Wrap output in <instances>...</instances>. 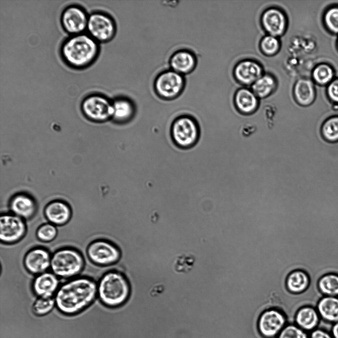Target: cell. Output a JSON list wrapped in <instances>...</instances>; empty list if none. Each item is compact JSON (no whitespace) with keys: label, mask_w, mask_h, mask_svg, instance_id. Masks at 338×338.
<instances>
[{"label":"cell","mask_w":338,"mask_h":338,"mask_svg":"<svg viewBox=\"0 0 338 338\" xmlns=\"http://www.w3.org/2000/svg\"><path fill=\"white\" fill-rule=\"evenodd\" d=\"M112 118L119 123H126L134 117L135 106L133 102L125 97H118L112 100Z\"/></svg>","instance_id":"22"},{"label":"cell","mask_w":338,"mask_h":338,"mask_svg":"<svg viewBox=\"0 0 338 338\" xmlns=\"http://www.w3.org/2000/svg\"><path fill=\"white\" fill-rule=\"evenodd\" d=\"M320 235H321V234H320ZM319 237H320V236H319ZM320 238H319V240H320ZM318 246H319V242H318ZM318 247H319V246L318 247ZM319 272H320V271H319Z\"/></svg>","instance_id":"39"},{"label":"cell","mask_w":338,"mask_h":338,"mask_svg":"<svg viewBox=\"0 0 338 338\" xmlns=\"http://www.w3.org/2000/svg\"><path fill=\"white\" fill-rule=\"evenodd\" d=\"M169 64L170 69L184 76L194 70L197 64V58L192 51L186 49H181L176 51L171 55Z\"/></svg>","instance_id":"17"},{"label":"cell","mask_w":338,"mask_h":338,"mask_svg":"<svg viewBox=\"0 0 338 338\" xmlns=\"http://www.w3.org/2000/svg\"><path fill=\"white\" fill-rule=\"evenodd\" d=\"M45 215L48 222L56 226L67 224L71 217L69 206L61 201L49 203L45 208Z\"/></svg>","instance_id":"20"},{"label":"cell","mask_w":338,"mask_h":338,"mask_svg":"<svg viewBox=\"0 0 338 338\" xmlns=\"http://www.w3.org/2000/svg\"><path fill=\"white\" fill-rule=\"evenodd\" d=\"M322 23L330 34L338 37V4L329 5L322 15Z\"/></svg>","instance_id":"29"},{"label":"cell","mask_w":338,"mask_h":338,"mask_svg":"<svg viewBox=\"0 0 338 338\" xmlns=\"http://www.w3.org/2000/svg\"><path fill=\"white\" fill-rule=\"evenodd\" d=\"M233 73L239 83L251 86L264 73L260 63L253 59H246L236 64Z\"/></svg>","instance_id":"14"},{"label":"cell","mask_w":338,"mask_h":338,"mask_svg":"<svg viewBox=\"0 0 338 338\" xmlns=\"http://www.w3.org/2000/svg\"><path fill=\"white\" fill-rule=\"evenodd\" d=\"M84 266L83 255L74 248H61L51 255L50 268L51 272L59 278H75L81 273Z\"/></svg>","instance_id":"4"},{"label":"cell","mask_w":338,"mask_h":338,"mask_svg":"<svg viewBox=\"0 0 338 338\" xmlns=\"http://www.w3.org/2000/svg\"><path fill=\"white\" fill-rule=\"evenodd\" d=\"M336 48L338 51V38L336 40Z\"/></svg>","instance_id":"38"},{"label":"cell","mask_w":338,"mask_h":338,"mask_svg":"<svg viewBox=\"0 0 338 338\" xmlns=\"http://www.w3.org/2000/svg\"><path fill=\"white\" fill-rule=\"evenodd\" d=\"M55 307L54 297H38L32 304V310L36 315L43 316L48 314Z\"/></svg>","instance_id":"31"},{"label":"cell","mask_w":338,"mask_h":338,"mask_svg":"<svg viewBox=\"0 0 338 338\" xmlns=\"http://www.w3.org/2000/svg\"><path fill=\"white\" fill-rule=\"evenodd\" d=\"M26 233V225L22 218L13 214H3L0 217V240L4 244L20 241Z\"/></svg>","instance_id":"12"},{"label":"cell","mask_w":338,"mask_h":338,"mask_svg":"<svg viewBox=\"0 0 338 338\" xmlns=\"http://www.w3.org/2000/svg\"><path fill=\"white\" fill-rule=\"evenodd\" d=\"M326 97L333 105H338V77L326 87Z\"/></svg>","instance_id":"35"},{"label":"cell","mask_w":338,"mask_h":338,"mask_svg":"<svg viewBox=\"0 0 338 338\" xmlns=\"http://www.w3.org/2000/svg\"><path fill=\"white\" fill-rule=\"evenodd\" d=\"M130 288L125 277L116 271L104 274L97 284V296L101 303L109 307L123 305L130 297Z\"/></svg>","instance_id":"3"},{"label":"cell","mask_w":338,"mask_h":338,"mask_svg":"<svg viewBox=\"0 0 338 338\" xmlns=\"http://www.w3.org/2000/svg\"><path fill=\"white\" fill-rule=\"evenodd\" d=\"M59 278L50 272L36 276L32 284L33 291L38 297H52L60 287Z\"/></svg>","instance_id":"16"},{"label":"cell","mask_w":338,"mask_h":338,"mask_svg":"<svg viewBox=\"0 0 338 338\" xmlns=\"http://www.w3.org/2000/svg\"><path fill=\"white\" fill-rule=\"evenodd\" d=\"M316 309L321 320L332 325L338 322V297L322 296L318 301Z\"/></svg>","instance_id":"23"},{"label":"cell","mask_w":338,"mask_h":338,"mask_svg":"<svg viewBox=\"0 0 338 338\" xmlns=\"http://www.w3.org/2000/svg\"><path fill=\"white\" fill-rule=\"evenodd\" d=\"M309 334L310 338H333L330 332L319 328L310 332Z\"/></svg>","instance_id":"36"},{"label":"cell","mask_w":338,"mask_h":338,"mask_svg":"<svg viewBox=\"0 0 338 338\" xmlns=\"http://www.w3.org/2000/svg\"><path fill=\"white\" fill-rule=\"evenodd\" d=\"M259 99L251 89L241 88L235 93L234 105L241 114L249 115L258 109L260 105Z\"/></svg>","instance_id":"18"},{"label":"cell","mask_w":338,"mask_h":338,"mask_svg":"<svg viewBox=\"0 0 338 338\" xmlns=\"http://www.w3.org/2000/svg\"><path fill=\"white\" fill-rule=\"evenodd\" d=\"M200 134L196 120L188 115L176 118L171 127V136L175 144L180 147L193 146L198 142Z\"/></svg>","instance_id":"5"},{"label":"cell","mask_w":338,"mask_h":338,"mask_svg":"<svg viewBox=\"0 0 338 338\" xmlns=\"http://www.w3.org/2000/svg\"><path fill=\"white\" fill-rule=\"evenodd\" d=\"M185 85L184 76L170 69L157 75L154 81L153 88L155 94L160 98L170 100L181 95Z\"/></svg>","instance_id":"6"},{"label":"cell","mask_w":338,"mask_h":338,"mask_svg":"<svg viewBox=\"0 0 338 338\" xmlns=\"http://www.w3.org/2000/svg\"><path fill=\"white\" fill-rule=\"evenodd\" d=\"M12 213L22 218L29 219L33 217L36 210V205L34 200L26 194L15 196L10 203Z\"/></svg>","instance_id":"24"},{"label":"cell","mask_w":338,"mask_h":338,"mask_svg":"<svg viewBox=\"0 0 338 338\" xmlns=\"http://www.w3.org/2000/svg\"><path fill=\"white\" fill-rule=\"evenodd\" d=\"M87 254L91 262L103 266L114 264L121 256L120 251L116 246L103 240H97L90 243Z\"/></svg>","instance_id":"9"},{"label":"cell","mask_w":338,"mask_h":338,"mask_svg":"<svg viewBox=\"0 0 338 338\" xmlns=\"http://www.w3.org/2000/svg\"><path fill=\"white\" fill-rule=\"evenodd\" d=\"M321 320L316 307L306 305L299 308L297 311L294 324L306 331L311 332L317 329Z\"/></svg>","instance_id":"21"},{"label":"cell","mask_w":338,"mask_h":338,"mask_svg":"<svg viewBox=\"0 0 338 338\" xmlns=\"http://www.w3.org/2000/svg\"><path fill=\"white\" fill-rule=\"evenodd\" d=\"M317 286L322 296L338 297V274L330 272L323 274L318 279Z\"/></svg>","instance_id":"28"},{"label":"cell","mask_w":338,"mask_h":338,"mask_svg":"<svg viewBox=\"0 0 338 338\" xmlns=\"http://www.w3.org/2000/svg\"><path fill=\"white\" fill-rule=\"evenodd\" d=\"M311 285H313V284H311ZM314 286H316L315 285H314Z\"/></svg>","instance_id":"40"},{"label":"cell","mask_w":338,"mask_h":338,"mask_svg":"<svg viewBox=\"0 0 338 338\" xmlns=\"http://www.w3.org/2000/svg\"><path fill=\"white\" fill-rule=\"evenodd\" d=\"M87 33L97 42L106 43L111 41L116 32L115 20L108 13L96 11L89 15Z\"/></svg>","instance_id":"7"},{"label":"cell","mask_w":338,"mask_h":338,"mask_svg":"<svg viewBox=\"0 0 338 338\" xmlns=\"http://www.w3.org/2000/svg\"><path fill=\"white\" fill-rule=\"evenodd\" d=\"M81 109L88 118L95 121H104L112 118V100L100 94L87 96L82 101Z\"/></svg>","instance_id":"8"},{"label":"cell","mask_w":338,"mask_h":338,"mask_svg":"<svg viewBox=\"0 0 338 338\" xmlns=\"http://www.w3.org/2000/svg\"><path fill=\"white\" fill-rule=\"evenodd\" d=\"M209 187H210V185H209ZM210 193H211V192H210ZM212 198H213V197H212Z\"/></svg>","instance_id":"41"},{"label":"cell","mask_w":338,"mask_h":338,"mask_svg":"<svg viewBox=\"0 0 338 338\" xmlns=\"http://www.w3.org/2000/svg\"><path fill=\"white\" fill-rule=\"evenodd\" d=\"M288 324L287 317L283 312L271 308L261 314L257 327L259 333L264 338H276Z\"/></svg>","instance_id":"11"},{"label":"cell","mask_w":338,"mask_h":338,"mask_svg":"<svg viewBox=\"0 0 338 338\" xmlns=\"http://www.w3.org/2000/svg\"><path fill=\"white\" fill-rule=\"evenodd\" d=\"M276 78L270 73H264L251 86V90L259 98L269 97L277 89Z\"/></svg>","instance_id":"26"},{"label":"cell","mask_w":338,"mask_h":338,"mask_svg":"<svg viewBox=\"0 0 338 338\" xmlns=\"http://www.w3.org/2000/svg\"><path fill=\"white\" fill-rule=\"evenodd\" d=\"M321 132L327 142H338V115H332L326 119L322 125Z\"/></svg>","instance_id":"30"},{"label":"cell","mask_w":338,"mask_h":338,"mask_svg":"<svg viewBox=\"0 0 338 338\" xmlns=\"http://www.w3.org/2000/svg\"><path fill=\"white\" fill-rule=\"evenodd\" d=\"M99 43L87 33L70 35L62 43L60 54L69 67L82 69L91 65L99 53Z\"/></svg>","instance_id":"2"},{"label":"cell","mask_w":338,"mask_h":338,"mask_svg":"<svg viewBox=\"0 0 338 338\" xmlns=\"http://www.w3.org/2000/svg\"><path fill=\"white\" fill-rule=\"evenodd\" d=\"M309 275L302 270H296L290 273L287 280V287L289 290L294 294L303 292L310 285Z\"/></svg>","instance_id":"27"},{"label":"cell","mask_w":338,"mask_h":338,"mask_svg":"<svg viewBox=\"0 0 338 338\" xmlns=\"http://www.w3.org/2000/svg\"><path fill=\"white\" fill-rule=\"evenodd\" d=\"M277 338H310L308 333L295 324H288Z\"/></svg>","instance_id":"34"},{"label":"cell","mask_w":338,"mask_h":338,"mask_svg":"<svg viewBox=\"0 0 338 338\" xmlns=\"http://www.w3.org/2000/svg\"><path fill=\"white\" fill-rule=\"evenodd\" d=\"M311 74V79L315 84L321 87H326L336 77L333 66L325 62L316 64Z\"/></svg>","instance_id":"25"},{"label":"cell","mask_w":338,"mask_h":338,"mask_svg":"<svg viewBox=\"0 0 338 338\" xmlns=\"http://www.w3.org/2000/svg\"><path fill=\"white\" fill-rule=\"evenodd\" d=\"M262 27L268 35L279 37L286 31L288 19L280 8L271 7L265 9L261 16Z\"/></svg>","instance_id":"13"},{"label":"cell","mask_w":338,"mask_h":338,"mask_svg":"<svg viewBox=\"0 0 338 338\" xmlns=\"http://www.w3.org/2000/svg\"><path fill=\"white\" fill-rule=\"evenodd\" d=\"M58 231L55 225L47 223L41 225L36 231L37 238L42 242H48L57 237Z\"/></svg>","instance_id":"33"},{"label":"cell","mask_w":338,"mask_h":338,"mask_svg":"<svg viewBox=\"0 0 338 338\" xmlns=\"http://www.w3.org/2000/svg\"><path fill=\"white\" fill-rule=\"evenodd\" d=\"M51 255L43 247H35L29 250L24 258V265L31 274L38 275L50 268Z\"/></svg>","instance_id":"15"},{"label":"cell","mask_w":338,"mask_h":338,"mask_svg":"<svg viewBox=\"0 0 338 338\" xmlns=\"http://www.w3.org/2000/svg\"><path fill=\"white\" fill-rule=\"evenodd\" d=\"M89 15L83 7L77 4L69 5L61 12V25L70 35L85 33Z\"/></svg>","instance_id":"10"},{"label":"cell","mask_w":338,"mask_h":338,"mask_svg":"<svg viewBox=\"0 0 338 338\" xmlns=\"http://www.w3.org/2000/svg\"><path fill=\"white\" fill-rule=\"evenodd\" d=\"M330 333L333 338H338V322L332 325Z\"/></svg>","instance_id":"37"},{"label":"cell","mask_w":338,"mask_h":338,"mask_svg":"<svg viewBox=\"0 0 338 338\" xmlns=\"http://www.w3.org/2000/svg\"><path fill=\"white\" fill-rule=\"evenodd\" d=\"M259 46L263 54L273 56L280 50L281 42L278 37L267 34L262 38Z\"/></svg>","instance_id":"32"},{"label":"cell","mask_w":338,"mask_h":338,"mask_svg":"<svg viewBox=\"0 0 338 338\" xmlns=\"http://www.w3.org/2000/svg\"><path fill=\"white\" fill-rule=\"evenodd\" d=\"M293 93L296 103L302 107L311 105L317 97L315 83L311 79L307 78L296 81L294 85Z\"/></svg>","instance_id":"19"},{"label":"cell","mask_w":338,"mask_h":338,"mask_svg":"<svg viewBox=\"0 0 338 338\" xmlns=\"http://www.w3.org/2000/svg\"><path fill=\"white\" fill-rule=\"evenodd\" d=\"M97 296V284L87 277H76L60 286L54 295L56 307L67 315L77 314L90 307Z\"/></svg>","instance_id":"1"}]
</instances>
